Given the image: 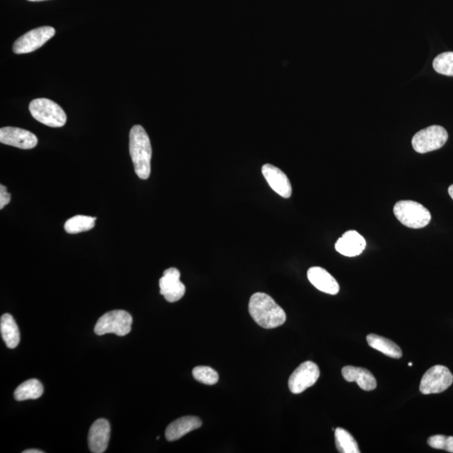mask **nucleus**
I'll list each match as a JSON object with an SVG mask.
<instances>
[{"mask_svg": "<svg viewBox=\"0 0 453 453\" xmlns=\"http://www.w3.org/2000/svg\"><path fill=\"white\" fill-rule=\"evenodd\" d=\"M249 311L254 321L266 329L281 327L286 321L284 310L265 293L254 294L249 300Z\"/></svg>", "mask_w": 453, "mask_h": 453, "instance_id": "f257e3e1", "label": "nucleus"}, {"mask_svg": "<svg viewBox=\"0 0 453 453\" xmlns=\"http://www.w3.org/2000/svg\"><path fill=\"white\" fill-rule=\"evenodd\" d=\"M130 154L135 173L142 180H147L151 172L152 148L148 134L141 125H134L130 130Z\"/></svg>", "mask_w": 453, "mask_h": 453, "instance_id": "f03ea898", "label": "nucleus"}, {"mask_svg": "<svg viewBox=\"0 0 453 453\" xmlns=\"http://www.w3.org/2000/svg\"><path fill=\"white\" fill-rule=\"evenodd\" d=\"M395 216L411 229H423L430 224L431 213L423 205L411 200L400 201L394 206Z\"/></svg>", "mask_w": 453, "mask_h": 453, "instance_id": "7ed1b4c3", "label": "nucleus"}, {"mask_svg": "<svg viewBox=\"0 0 453 453\" xmlns=\"http://www.w3.org/2000/svg\"><path fill=\"white\" fill-rule=\"evenodd\" d=\"M35 119L46 126L60 128L66 123V114L57 103L47 98H37L31 101L29 106Z\"/></svg>", "mask_w": 453, "mask_h": 453, "instance_id": "20e7f679", "label": "nucleus"}, {"mask_svg": "<svg viewBox=\"0 0 453 453\" xmlns=\"http://www.w3.org/2000/svg\"><path fill=\"white\" fill-rule=\"evenodd\" d=\"M132 316L123 310H114L103 315L95 325L94 332L98 336L114 333L118 336L129 335L132 327Z\"/></svg>", "mask_w": 453, "mask_h": 453, "instance_id": "39448f33", "label": "nucleus"}, {"mask_svg": "<svg viewBox=\"0 0 453 453\" xmlns=\"http://www.w3.org/2000/svg\"><path fill=\"white\" fill-rule=\"evenodd\" d=\"M447 139L448 134L443 127L432 125L417 132L411 144L417 153L425 154L442 148Z\"/></svg>", "mask_w": 453, "mask_h": 453, "instance_id": "423d86ee", "label": "nucleus"}, {"mask_svg": "<svg viewBox=\"0 0 453 453\" xmlns=\"http://www.w3.org/2000/svg\"><path fill=\"white\" fill-rule=\"evenodd\" d=\"M453 375L448 368L436 365L425 373L421 379L420 391L423 395L439 394L451 387Z\"/></svg>", "mask_w": 453, "mask_h": 453, "instance_id": "0eeeda50", "label": "nucleus"}, {"mask_svg": "<svg viewBox=\"0 0 453 453\" xmlns=\"http://www.w3.org/2000/svg\"><path fill=\"white\" fill-rule=\"evenodd\" d=\"M55 33L54 28L51 26H42L30 30L14 43L13 51L15 54L33 53L53 38Z\"/></svg>", "mask_w": 453, "mask_h": 453, "instance_id": "6e6552de", "label": "nucleus"}, {"mask_svg": "<svg viewBox=\"0 0 453 453\" xmlns=\"http://www.w3.org/2000/svg\"><path fill=\"white\" fill-rule=\"evenodd\" d=\"M320 377V369L311 361L304 362L289 379V388L293 394H301L315 384Z\"/></svg>", "mask_w": 453, "mask_h": 453, "instance_id": "1a4fd4ad", "label": "nucleus"}, {"mask_svg": "<svg viewBox=\"0 0 453 453\" xmlns=\"http://www.w3.org/2000/svg\"><path fill=\"white\" fill-rule=\"evenodd\" d=\"M180 277L181 273L177 269L169 268L165 270L159 281L160 293L172 303L181 300L186 293V286L180 281Z\"/></svg>", "mask_w": 453, "mask_h": 453, "instance_id": "9d476101", "label": "nucleus"}, {"mask_svg": "<svg viewBox=\"0 0 453 453\" xmlns=\"http://www.w3.org/2000/svg\"><path fill=\"white\" fill-rule=\"evenodd\" d=\"M0 142L17 148L30 150L37 145L38 139L30 131L15 127H3L0 130Z\"/></svg>", "mask_w": 453, "mask_h": 453, "instance_id": "9b49d317", "label": "nucleus"}, {"mask_svg": "<svg viewBox=\"0 0 453 453\" xmlns=\"http://www.w3.org/2000/svg\"><path fill=\"white\" fill-rule=\"evenodd\" d=\"M262 174L270 188L277 194L284 198L291 197L292 194L291 182H290L288 177L281 169L273 165L265 164L262 168Z\"/></svg>", "mask_w": 453, "mask_h": 453, "instance_id": "f8f14e48", "label": "nucleus"}, {"mask_svg": "<svg viewBox=\"0 0 453 453\" xmlns=\"http://www.w3.org/2000/svg\"><path fill=\"white\" fill-rule=\"evenodd\" d=\"M111 428L108 420L98 419L90 427L89 433V446L94 453H103L108 448L110 440Z\"/></svg>", "mask_w": 453, "mask_h": 453, "instance_id": "ddd939ff", "label": "nucleus"}, {"mask_svg": "<svg viewBox=\"0 0 453 453\" xmlns=\"http://www.w3.org/2000/svg\"><path fill=\"white\" fill-rule=\"evenodd\" d=\"M366 247L364 238L355 230H349L339 238L335 245L337 252L347 257H355L363 253Z\"/></svg>", "mask_w": 453, "mask_h": 453, "instance_id": "4468645a", "label": "nucleus"}, {"mask_svg": "<svg viewBox=\"0 0 453 453\" xmlns=\"http://www.w3.org/2000/svg\"><path fill=\"white\" fill-rule=\"evenodd\" d=\"M308 280L317 290L329 295L339 292V285L335 278L321 267H312L308 272Z\"/></svg>", "mask_w": 453, "mask_h": 453, "instance_id": "2eb2a0df", "label": "nucleus"}, {"mask_svg": "<svg viewBox=\"0 0 453 453\" xmlns=\"http://www.w3.org/2000/svg\"><path fill=\"white\" fill-rule=\"evenodd\" d=\"M201 419L196 416H184L174 420L166 430V437L169 442L181 438L188 433L202 427Z\"/></svg>", "mask_w": 453, "mask_h": 453, "instance_id": "dca6fc26", "label": "nucleus"}, {"mask_svg": "<svg viewBox=\"0 0 453 453\" xmlns=\"http://www.w3.org/2000/svg\"><path fill=\"white\" fill-rule=\"evenodd\" d=\"M341 373L348 382H356L364 391H371L377 387V381L368 369L359 367L346 366Z\"/></svg>", "mask_w": 453, "mask_h": 453, "instance_id": "f3484780", "label": "nucleus"}, {"mask_svg": "<svg viewBox=\"0 0 453 453\" xmlns=\"http://www.w3.org/2000/svg\"><path fill=\"white\" fill-rule=\"evenodd\" d=\"M0 332L8 348L13 349L17 347L21 341V333L17 323L10 314H3L1 317Z\"/></svg>", "mask_w": 453, "mask_h": 453, "instance_id": "a211bd4d", "label": "nucleus"}, {"mask_svg": "<svg viewBox=\"0 0 453 453\" xmlns=\"http://www.w3.org/2000/svg\"><path fill=\"white\" fill-rule=\"evenodd\" d=\"M367 341L371 348L384 353V355L394 357V359H400L402 357V350L399 346L385 337L377 335H369L367 336Z\"/></svg>", "mask_w": 453, "mask_h": 453, "instance_id": "6ab92c4d", "label": "nucleus"}, {"mask_svg": "<svg viewBox=\"0 0 453 453\" xmlns=\"http://www.w3.org/2000/svg\"><path fill=\"white\" fill-rule=\"evenodd\" d=\"M43 385L38 380L33 379L25 381L15 389V399L18 401L35 400L43 394Z\"/></svg>", "mask_w": 453, "mask_h": 453, "instance_id": "aec40b11", "label": "nucleus"}, {"mask_svg": "<svg viewBox=\"0 0 453 453\" xmlns=\"http://www.w3.org/2000/svg\"><path fill=\"white\" fill-rule=\"evenodd\" d=\"M96 220V217L89 216H74L66 222L64 229L66 233L71 234L89 231L94 228Z\"/></svg>", "mask_w": 453, "mask_h": 453, "instance_id": "412c9836", "label": "nucleus"}, {"mask_svg": "<svg viewBox=\"0 0 453 453\" xmlns=\"http://www.w3.org/2000/svg\"><path fill=\"white\" fill-rule=\"evenodd\" d=\"M335 441L337 450L341 453H359V448L353 436L343 428L335 430Z\"/></svg>", "mask_w": 453, "mask_h": 453, "instance_id": "4be33fe9", "label": "nucleus"}, {"mask_svg": "<svg viewBox=\"0 0 453 453\" xmlns=\"http://www.w3.org/2000/svg\"><path fill=\"white\" fill-rule=\"evenodd\" d=\"M433 69L436 73L453 77V53L448 51L437 55L433 61Z\"/></svg>", "mask_w": 453, "mask_h": 453, "instance_id": "5701e85b", "label": "nucleus"}, {"mask_svg": "<svg viewBox=\"0 0 453 453\" xmlns=\"http://www.w3.org/2000/svg\"><path fill=\"white\" fill-rule=\"evenodd\" d=\"M193 375L195 380L202 384L213 385L217 383L220 375L213 368L208 366H198L194 368Z\"/></svg>", "mask_w": 453, "mask_h": 453, "instance_id": "b1692460", "label": "nucleus"}, {"mask_svg": "<svg viewBox=\"0 0 453 453\" xmlns=\"http://www.w3.org/2000/svg\"><path fill=\"white\" fill-rule=\"evenodd\" d=\"M447 436L443 435L432 436L428 439L427 443L429 446L432 448L438 449V450H444L445 441Z\"/></svg>", "mask_w": 453, "mask_h": 453, "instance_id": "393cba45", "label": "nucleus"}, {"mask_svg": "<svg viewBox=\"0 0 453 453\" xmlns=\"http://www.w3.org/2000/svg\"><path fill=\"white\" fill-rule=\"evenodd\" d=\"M11 196L7 192L6 186L0 185V209H3L5 206L10 204Z\"/></svg>", "mask_w": 453, "mask_h": 453, "instance_id": "a878e982", "label": "nucleus"}, {"mask_svg": "<svg viewBox=\"0 0 453 453\" xmlns=\"http://www.w3.org/2000/svg\"><path fill=\"white\" fill-rule=\"evenodd\" d=\"M444 450L453 453V436H447L445 441Z\"/></svg>", "mask_w": 453, "mask_h": 453, "instance_id": "bb28decb", "label": "nucleus"}, {"mask_svg": "<svg viewBox=\"0 0 453 453\" xmlns=\"http://www.w3.org/2000/svg\"><path fill=\"white\" fill-rule=\"evenodd\" d=\"M43 451L38 450V449H28V450L24 451L23 453H43Z\"/></svg>", "mask_w": 453, "mask_h": 453, "instance_id": "cd10ccee", "label": "nucleus"}, {"mask_svg": "<svg viewBox=\"0 0 453 453\" xmlns=\"http://www.w3.org/2000/svg\"><path fill=\"white\" fill-rule=\"evenodd\" d=\"M448 193L449 195H450V197L452 198L453 200V185L449 186Z\"/></svg>", "mask_w": 453, "mask_h": 453, "instance_id": "c85d7f7f", "label": "nucleus"}, {"mask_svg": "<svg viewBox=\"0 0 453 453\" xmlns=\"http://www.w3.org/2000/svg\"><path fill=\"white\" fill-rule=\"evenodd\" d=\"M28 1H30V2H42V1H46V0H28Z\"/></svg>", "mask_w": 453, "mask_h": 453, "instance_id": "c756f323", "label": "nucleus"}, {"mask_svg": "<svg viewBox=\"0 0 453 453\" xmlns=\"http://www.w3.org/2000/svg\"><path fill=\"white\" fill-rule=\"evenodd\" d=\"M408 365H409V366H412V363H411H411H409Z\"/></svg>", "mask_w": 453, "mask_h": 453, "instance_id": "7c9ffc66", "label": "nucleus"}]
</instances>
